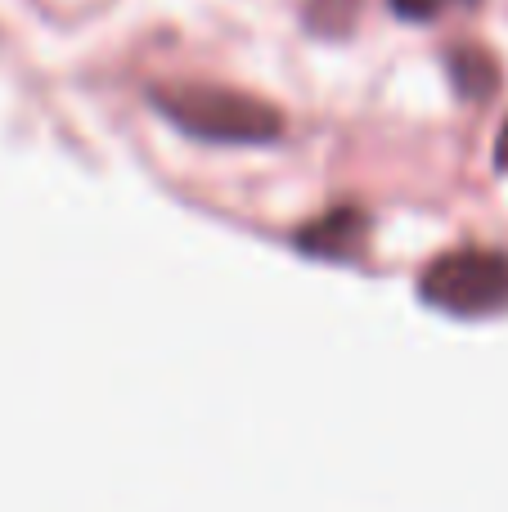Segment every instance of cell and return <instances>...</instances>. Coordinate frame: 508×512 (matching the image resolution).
Segmentation results:
<instances>
[{"label":"cell","mask_w":508,"mask_h":512,"mask_svg":"<svg viewBox=\"0 0 508 512\" xmlns=\"http://www.w3.org/2000/svg\"><path fill=\"white\" fill-rule=\"evenodd\" d=\"M387 5L396 9L401 18H410V23H428V18L446 14V9H459V5H477V0H387Z\"/></svg>","instance_id":"obj_6"},{"label":"cell","mask_w":508,"mask_h":512,"mask_svg":"<svg viewBox=\"0 0 508 512\" xmlns=\"http://www.w3.org/2000/svg\"><path fill=\"white\" fill-rule=\"evenodd\" d=\"M365 225L369 221L356 212V207H338V212L311 221L306 230H297V248L315 252V256H347L360 239H365Z\"/></svg>","instance_id":"obj_3"},{"label":"cell","mask_w":508,"mask_h":512,"mask_svg":"<svg viewBox=\"0 0 508 512\" xmlns=\"http://www.w3.org/2000/svg\"><path fill=\"white\" fill-rule=\"evenodd\" d=\"M365 0H306V23L320 36H347Z\"/></svg>","instance_id":"obj_5"},{"label":"cell","mask_w":508,"mask_h":512,"mask_svg":"<svg viewBox=\"0 0 508 512\" xmlns=\"http://www.w3.org/2000/svg\"><path fill=\"white\" fill-rule=\"evenodd\" d=\"M419 292L446 315H495L508 306V252L459 248L423 270Z\"/></svg>","instance_id":"obj_2"},{"label":"cell","mask_w":508,"mask_h":512,"mask_svg":"<svg viewBox=\"0 0 508 512\" xmlns=\"http://www.w3.org/2000/svg\"><path fill=\"white\" fill-rule=\"evenodd\" d=\"M450 81L464 99H491L500 86V68L482 45H459V50H450Z\"/></svg>","instance_id":"obj_4"},{"label":"cell","mask_w":508,"mask_h":512,"mask_svg":"<svg viewBox=\"0 0 508 512\" xmlns=\"http://www.w3.org/2000/svg\"><path fill=\"white\" fill-rule=\"evenodd\" d=\"M153 108L171 126L207 144H270L284 135L279 108L225 86H158Z\"/></svg>","instance_id":"obj_1"},{"label":"cell","mask_w":508,"mask_h":512,"mask_svg":"<svg viewBox=\"0 0 508 512\" xmlns=\"http://www.w3.org/2000/svg\"><path fill=\"white\" fill-rule=\"evenodd\" d=\"M495 167H500V171H508V122H504L500 140H495Z\"/></svg>","instance_id":"obj_7"}]
</instances>
